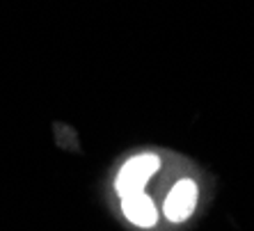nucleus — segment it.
I'll list each match as a JSON object with an SVG mask.
<instances>
[{
    "label": "nucleus",
    "mask_w": 254,
    "mask_h": 231,
    "mask_svg": "<svg viewBox=\"0 0 254 231\" xmlns=\"http://www.w3.org/2000/svg\"><path fill=\"white\" fill-rule=\"evenodd\" d=\"M160 170V158L158 154L144 151V154H135L119 167L117 176H115V192L122 197L135 195V192H144L147 183L156 176Z\"/></svg>",
    "instance_id": "obj_1"
},
{
    "label": "nucleus",
    "mask_w": 254,
    "mask_h": 231,
    "mask_svg": "<svg viewBox=\"0 0 254 231\" xmlns=\"http://www.w3.org/2000/svg\"><path fill=\"white\" fill-rule=\"evenodd\" d=\"M197 202H199V185L192 178H179L163 202V213L170 222L181 225L195 213Z\"/></svg>",
    "instance_id": "obj_2"
},
{
    "label": "nucleus",
    "mask_w": 254,
    "mask_h": 231,
    "mask_svg": "<svg viewBox=\"0 0 254 231\" xmlns=\"http://www.w3.org/2000/svg\"><path fill=\"white\" fill-rule=\"evenodd\" d=\"M122 213L130 225L140 227V229H151L158 222V208L147 192L122 197Z\"/></svg>",
    "instance_id": "obj_3"
}]
</instances>
